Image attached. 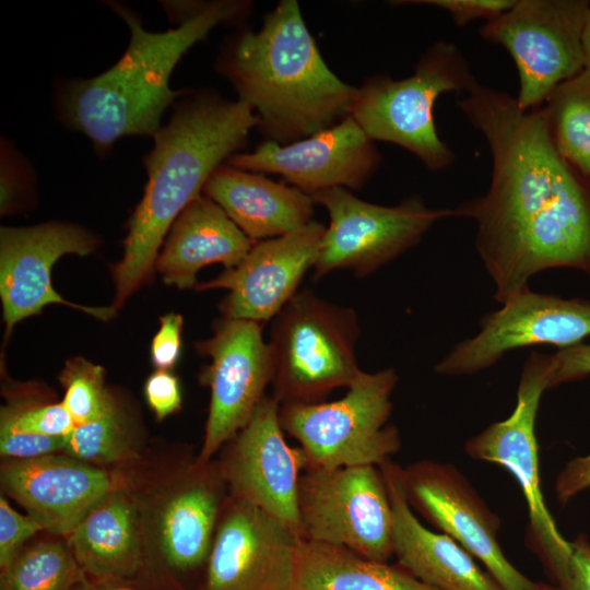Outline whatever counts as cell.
Returning <instances> with one entry per match:
<instances>
[{
    "mask_svg": "<svg viewBox=\"0 0 590 590\" xmlns=\"http://www.w3.org/2000/svg\"><path fill=\"white\" fill-rule=\"evenodd\" d=\"M492 155L487 191L453 216L475 223V249L503 304L536 274L573 269L590 278V181L558 153L542 108L475 81L459 101Z\"/></svg>",
    "mask_w": 590,
    "mask_h": 590,
    "instance_id": "obj_1",
    "label": "cell"
},
{
    "mask_svg": "<svg viewBox=\"0 0 590 590\" xmlns=\"http://www.w3.org/2000/svg\"><path fill=\"white\" fill-rule=\"evenodd\" d=\"M255 127L258 118L247 103L215 92H197L175 105L168 122L152 135L144 193L129 220L122 258L111 268L117 310L150 276L174 222Z\"/></svg>",
    "mask_w": 590,
    "mask_h": 590,
    "instance_id": "obj_2",
    "label": "cell"
},
{
    "mask_svg": "<svg viewBox=\"0 0 590 590\" xmlns=\"http://www.w3.org/2000/svg\"><path fill=\"white\" fill-rule=\"evenodd\" d=\"M217 68L269 141L288 144L350 116L356 87L324 62L295 0L280 1L259 31L235 37Z\"/></svg>",
    "mask_w": 590,
    "mask_h": 590,
    "instance_id": "obj_3",
    "label": "cell"
},
{
    "mask_svg": "<svg viewBox=\"0 0 590 590\" xmlns=\"http://www.w3.org/2000/svg\"><path fill=\"white\" fill-rule=\"evenodd\" d=\"M109 7L129 26L130 42L120 59L105 72L67 84L59 97L60 118L82 132L103 153L118 140L153 135L166 109L184 93L170 87V76L184 55L217 25L245 13L250 3L206 2L176 28L150 32L125 4Z\"/></svg>",
    "mask_w": 590,
    "mask_h": 590,
    "instance_id": "obj_4",
    "label": "cell"
},
{
    "mask_svg": "<svg viewBox=\"0 0 590 590\" xmlns=\"http://www.w3.org/2000/svg\"><path fill=\"white\" fill-rule=\"evenodd\" d=\"M268 346L272 397L280 403H318L349 388L362 369L354 309L299 290L272 319Z\"/></svg>",
    "mask_w": 590,
    "mask_h": 590,
    "instance_id": "obj_5",
    "label": "cell"
},
{
    "mask_svg": "<svg viewBox=\"0 0 590 590\" xmlns=\"http://www.w3.org/2000/svg\"><path fill=\"white\" fill-rule=\"evenodd\" d=\"M475 81L462 51L439 40L410 76L375 75L356 87L350 116L371 140L405 149L430 172L444 170L453 163L455 153L437 132L436 101L444 93H465Z\"/></svg>",
    "mask_w": 590,
    "mask_h": 590,
    "instance_id": "obj_6",
    "label": "cell"
},
{
    "mask_svg": "<svg viewBox=\"0 0 590 590\" xmlns=\"http://www.w3.org/2000/svg\"><path fill=\"white\" fill-rule=\"evenodd\" d=\"M398 375L392 367L361 371L340 399L280 404L284 433L299 442L305 470L376 465L390 460L401 436L390 423Z\"/></svg>",
    "mask_w": 590,
    "mask_h": 590,
    "instance_id": "obj_7",
    "label": "cell"
},
{
    "mask_svg": "<svg viewBox=\"0 0 590 590\" xmlns=\"http://www.w3.org/2000/svg\"><path fill=\"white\" fill-rule=\"evenodd\" d=\"M550 364L551 355L532 352L523 364L510 415L471 437L464 449L469 457L498 464L516 479L528 507L530 542L558 585L568 573L571 545L544 500L535 434L541 398L548 389Z\"/></svg>",
    "mask_w": 590,
    "mask_h": 590,
    "instance_id": "obj_8",
    "label": "cell"
},
{
    "mask_svg": "<svg viewBox=\"0 0 590 590\" xmlns=\"http://www.w3.org/2000/svg\"><path fill=\"white\" fill-rule=\"evenodd\" d=\"M134 495L144 567L184 574L206 563L229 496L217 461L196 459Z\"/></svg>",
    "mask_w": 590,
    "mask_h": 590,
    "instance_id": "obj_9",
    "label": "cell"
},
{
    "mask_svg": "<svg viewBox=\"0 0 590 590\" xmlns=\"http://www.w3.org/2000/svg\"><path fill=\"white\" fill-rule=\"evenodd\" d=\"M589 12L588 0H516L480 27V36L504 47L516 64L520 109L541 108L559 84L585 70L580 37Z\"/></svg>",
    "mask_w": 590,
    "mask_h": 590,
    "instance_id": "obj_10",
    "label": "cell"
},
{
    "mask_svg": "<svg viewBox=\"0 0 590 590\" xmlns=\"http://www.w3.org/2000/svg\"><path fill=\"white\" fill-rule=\"evenodd\" d=\"M330 222L314 266V279L335 270L367 276L417 245L439 221L453 216L452 209L429 208L420 196L396 205L370 203L346 188L311 194Z\"/></svg>",
    "mask_w": 590,
    "mask_h": 590,
    "instance_id": "obj_11",
    "label": "cell"
},
{
    "mask_svg": "<svg viewBox=\"0 0 590 590\" xmlns=\"http://www.w3.org/2000/svg\"><path fill=\"white\" fill-rule=\"evenodd\" d=\"M297 504L303 540L379 562L393 556L392 507L379 467L305 470Z\"/></svg>",
    "mask_w": 590,
    "mask_h": 590,
    "instance_id": "obj_12",
    "label": "cell"
},
{
    "mask_svg": "<svg viewBox=\"0 0 590 590\" xmlns=\"http://www.w3.org/2000/svg\"><path fill=\"white\" fill-rule=\"evenodd\" d=\"M500 305L481 319L475 335L456 344L435 365L436 374L470 376L492 367L511 351L536 345L563 350L590 337V300L529 287Z\"/></svg>",
    "mask_w": 590,
    "mask_h": 590,
    "instance_id": "obj_13",
    "label": "cell"
},
{
    "mask_svg": "<svg viewBox=\"0 0 590 590\" xmlns=\"http://www.w3.org/2000/svg\"><path fill=\"white\" fill-rule=\"evenodd\" d=\"M210 364L201 382L210 388V405L201 449L196 458L208 463L250 420L267 396L272 364L262 324L251 320H217L210 338L196 343Z\"/></svg>",
    "mask_w": 590,
    "mask_h": 590,
    "instance_id": "obj_14",
    "label": "cell"
},
{
    "mask_svg": "<svg viewBox=\"0 0 590 590\" xmlns=\"http://www.w3.org/2000/svg\"><path fill=\"white\" fill-rule=\"evenodd\" d=\"M279 410L280 403L267 394L225 444L217 464L229 496L259 508L303 540L297 502L306 458L300 447L285 440Z\"/></svg>",
    "mask_w": 590,
    "mask_h": 590,
    "instance_id": "obj_15",
    "label": "cell"
},
{
    "mask_svg": "<svg viewBox=\"0 0 590 590\" xmlns=\"http://www.w3.org/2000/svg\"><path fill=\"white\" fill-rule=\"evenodd\" d=\"M402 481L411 508L481 562L503 590L536 589L504 554L498 517L455 465L418 460L402 467Z\"/></svg>",
    "mask_w": 590,
    "mask_h": 590,
    "instance_id": "obj_16",
    "label": "cell"
},
{
    "mask_svg": "<svg viewBox=\"0 0 590 590\" xmlns=\"http://www.w3.org/2000/svg\"><path fill=\"white\" fill-rule=\"evenodd\" d=\"M98 237L71 223L49 222L27 227L0 229V297L5 339L20 321L35 316L47 305H64L98 320H110L117 309L74 304L55 288L51 271L66 255L86 256L98 246Z\"/></svg>",
    "mask_w": 590,
    "mask_h": 590,
    "instance_id": "obj_17",
    "label": "cell"
},
{
    "mask_svg": "<svg viewBox=\"0 0 590 590\" xmlns=\"http://www.w3.org/2000/svg\"><path fill=\"white\" fill-rule=\"evenodd\" d=\"M300 540L281 521L228 496L205 563L203 590H293Z\"/></svg>",
    "mask_w": 590,
    "mask_h": 590,
    "instance_id": "obj_18",
    "label": "cell"
},
{
    "mask_svg": "<svg viewBox=\"0 0 590 590\" xmlns=\"http://www.w3.org/2000/svg\"><path fill=\"white\" fill-rule=\"evenodd\" d=\"M228 165L278 174L294 188L311 196L331 188H362L381 163L371 140L353 117L305 139L280 144L267 140L250 153H237Z\"/></svg>",
    "mask_w": 590,
    "mask_h": 590,
    "instance_id": "obj_19",
    "label": "cell"
},
{
    "mask_svg": "<svg viewBox=\"0 0 590 590\" xmlns=\"http://www.w3.org/2000/svg\"><path fill=\"white\" fill-rule=\"evenodd\" d=\"M326 228L311 221L288 234L256 241L237 266L198 283L196 290H227L220 303L225 318L259 323L271 320L296 295L305 274L314 268Z\"/></svg>",
    "mask_w": 590,
    "mask_h": 590,
    "instance_id": "obj_20",
    "label": "cell"
},
{
    "mask_svg": "<svg viewBox=\"0 0 590 590\" xmlns=\"http://www.w3.org/2000/svg\"><path fill=\"white\" fill-rule=\"evenodd\" d=\"M2 492L20 504L44 531L66 539L81 518L105 495L128 486L105 468L63 452L24 460H4Z\"/></svg>",
    "mask_w": 590,
    "mask_h": 590,
    "instance_id": "obj_21",
    "label": "cell"
},
{
    "mask_svg": "<svg viewBox=\"0 0 590 590\" xmlns=\"http://www.w3.org/2000/svg\"><path fill=\"white\" fill-rule=\"evenodd\" d=\"M379 468L392 507L393 556L399 565L437 590H503L459 543L417 519L406 499L401 465L388 460Z\"/></svg>",
    "mask_w": 590,
    "mask_h": 590,
    "instance_id": "obj_22",
    "label": "cell"
},
{
    "mask_svg": "<svg viewBox=\"0 0 590 590\" xmlns=\"http://www.w3.org/2000/svg\"><path fill=\"white\" fill-rule=\"evenodd\" d=\"M64 540L88 579L126 582L144 569L140 512L128 486L99 499Z\"/></svg>",
    "mask_w": 590,
    "mask_h": 590,
    "instance_id": "obj_23",
    "label": "cell"
},
{
    "mask_svg": "<svg viewBox=\"0 0 590 590\" xmlns=\"http://www.w3.org/2000/svg\"><path fill=\"white\" fill-rule=\"evenodd\" d=\"M256 241L203 193L172 225L154 268L163 282L178 288L198 285V272L213 263L237 266Z\"/></svg>",
    "mask_w": 590,
    "mask_h": 590,
    "instance_id": "obj_24",
    "label": "cell"
},
{
    "mask_svg": "<svg viewBox=\"0 0 590 590\" xmlns=\"http://www.w3.org/2000/svg\"><path fill=\"white\" fill-rule=\"evenodd\" d=\"M202 193L220 205L253 241L279 237L309 222L312 197L258 173L221 165Z\"/></svg>",
    "mask_w": 590,
    "mask_h": 590,
    "instance_id": "obj_25",
    "label": "cell"
},
{
    "mask_svg": "<svg viewBox=\"0 0 590 590\" xmlns=\"http://www.w3.org/2000/svg\"><path fill=\"white\" fill-rule=\"evenodd\" d=\"M293 590H437L401 565L364 557L349 548L300 540Z\"/></svg>",
    "mask_w": 590,
    "mask_h": 590,
    "instance_id": "obj_26",
    "label": "cell"
},
{
    "mask_svg": "<svg viewBox=\"0 0 590 590\" xmlns=\"http://www.w3.org/2000/svg\"><path fill=\"white\" fill-rule=\"evenodd\" d=\"M541 108L558 153L590 181V72L559 84Z\"/></svg>",
    "mask_w": 590,
    "mask_h": 590,
    "instance_id": "obj_27",
    "label": "cell"
},
{
    "mask_svg": "<svg viewBox=\"0 0 590 590\" xmlns=\"http://www.w3.org/2000/svg\"><path fill=\"white\" fill-rule=\"evenodd\" d=\"M139 447L137 425L114 397L101 416L86 424L74 426L64 437L62 452L104 468L138 459Z\"/></svg>",
    "mask_w": 590,
    "mask_h": 590,
    "instance_id": "obj_28",
    "label": "cell"
},
{
    "mask_svg": "<svg viewBox=\"0 0 590 590\" xmlns=\"http://www.w3.org/2000/svg\"><path fill=\"white\" fill-rule=\"evenodd\" d=\"M85 579L67 541L47 539L26 545L1 569L0 590H72Z\"/></svg>",
    "mask_w": 590,
    "mask_h": 590,
    "instance_id": "obj_29",
    "label": "cell"
},
{
    "mask_svg": "<svg viewBox=\"0 0 590 590\" xmlns=\"http://www.w3.org/2000/svg\"><path fill=\"white\" fill-rule=\"evenodd\" d=\"M2 393L0 433L66 437L75 426L62 402L38 384L5 382Z\"/></svg>",
    "mask_w": 590,
    "mask_h": 590,
    "instance_id": "obj_30",
    "label": "cell"
},
{
    "mask_svg": "<svg viewBox=\"0 0 590 590\" xmlns=\"http://www.w3.org/2000/svg\"><path fill=\"white\" fill-rule=\"evenodd\" d=\"M58 379L64 392L61 402L75 426L101 416L114 399L105 386V369L82 356L68 359Z\"/></svg>",
    "mask_w": 590,
    "mask_h": 590,
    "instance_id": "obj_31",
    "label": "cell"
},
{
    "mask_svg": "<svg viewBox=\"0 0 590 590\" xmlns=\"http://www.w3.org/2000/svg\"><path fill=\"white\" fill-rule=\"evenodd\" d=\"M33 170L28 163L2 140L1 143V214L14 212L30 192L33 182Z\"/></svg>",
    "mask_w": 590,
    "mask_h": 590,
    "instance_id": "obj_32",
    "label": "cell"
},
{
    "mask_svg": "<svg viewBox=\"0 0 590 590\" xmlns=\"http://www.w3.org/2000/svg\"><path fill=\"white\" fill-rule=\"evenodd\" d=\"M43 527L30 515H22L11 507L8 499L0 498V568L9 565L26 546V542Z\"/></svg>",
    "mask_w": 590,
    "mask_h": 590,
    "instance_id": "obj_33",
    "label": "cell"
},
{
    "mask_svg": "<svg viewBox=\"0 0 590 590\" xmlns=\"http://www.w3.org/2000/svg\"><path fill=\"white\" fill-rule=\"evenodd\" d=\"M516 0H412L394 1L398 4H425L449 13L455 24L464 26L475 20L492 21L509 10Z\"/></svg>",
    "mask_w": 590,
    "mask_h": 590,
    "instance_id": "obj_34",
    "label": "cell"
},
{
    "mask_svg": "<svg viewBox=\"0 0 590 590\" xmlns=\"http://www.w3.org/2000/svg\"><path fill=\"white\" fill-rule=\"evenodd\" d=\"M144 397L157 421L173 415L181 409L182 403L178 377L169 370L157 369L145 380Z\"/></svg>",
    "mask_w": 590,
    "mask_h": 590,
    "instance_id": "obj_35",
    "label": "cell"
},
{
    "mask_svg": "<svg viewBox=\"0 0 590 590\" xmlns=\"http://www.w3.org/2000/svg\"><path fill=\"white\" fill-rule=\"evenodd\" d=\"M182 328L180 314L168 312L161 317L150 349L151 362L156 369L169 370L177 364L181 353Z\"/></svg>",
    "mask_w": 590,
    "mask_h": 590,
    "instance_id": "obj_36",
    "label": "cell"
},
{
    "mask_svg": "<svg viewBox=\"0 0 590 590\" xmlns=\"http://www.w3.org/2000/svg\"><path fill=\"white\" fill-rule=\"evenodd\" d=\"M590 376V343H579L551 355L548 389Z\"/></svg>",
    "mask_w": 590,
    "mask_h": 590,
    "instance_id": "obj_37",
    "label": "cell"
},
{
    "mask_svg": "<svg viewBox=\"0 0 590 590\" xmlns=\"http://www.w3.org/2000/svg\"><path fill=\"white\" fill-rule=\"evenodd\" d=\"M588 487H590V452L565 464L556 479V498L565 505Z\"/></svg>",
    "mask_w": 590,
    "mask_h": 590,
    "instance_id": "obj_38",
    "label": "cell"
},
{
    "mask_svg": "<svg viewBox=\"0 0 590 590\" xmlns=\"http://www.w3.org/2000/svg\"><path fill=\"white\" fill-rule=\"evenodd\" d=\"M571 556L565 579L558 590H590V543L585 534L570 541Z\"/></svg>",
    "mask_w": 590,
    "mask_h": 590,
    "instance_id": "obj_39",
    "label": "cell"
},
{
    "mask_svg": "<svg viewBox=\"0 0 590 590\" xmlns=\"http://www.w3.org/2000/svg\"><path fill=\"white\" fill-rule=\"evenodd\" d=\"M72 590H138L123 581H99L86 578Z\"/></svg>",
    "mask_w": 590,
    "mask_h": 590,
    "instance_id": "obj_40",
    "label": "cell"
},
{
    "mask_svg": "<svg viewBox=\"0 0 590 590\" xmlns=\"http://www.w3.org/2000/svg\"><path fill=\"white\" fill-rule=\"evenodd\" d=\"M580 42L583 58V68L586 71L590 72V12L583 24Z\"/></svg>",
    "mask_w": 590,
    "mask_h": 590,
    "instance_id": "obj_41",
    "label": "cell"
},
{
    "mask_svg": "<svg viewBox=\"0 0 590 590\" xmlns=\"http://www.w3.org/2000/svg\"><path fill=\"white\" fill-rule=\"evenodd\" d=\"M535 590H558L557 587L539 583Z\"/></svg>",
    "mask_w": 590,
    "mask_h": 590,
    "instance_id": "obj_42",
    "label": "cell"
}]
</instances>
